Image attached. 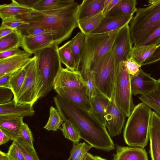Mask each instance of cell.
Returning <instances> with one entry per match:
<instances>
[{"instance_id":"cell-31","label":"cell","mask_w":160,"mask_h":160,"mask_svg":"<svg viewBox=\"0 0 160 160\" xmlns=\"http://www.w3.org/2000/svg\"><path fill=\"white\" fill-rule=\"evenodd\" d=\"M157 47L152 45L132 48L130 59L141 67L142 63L152 54Z\"/></svg>"},{"instance_id":"cell-36","label":"cell","mask_w":160,"mask_h":160,"mask_svg":"<svg viewBox=\"0 0 160 160\" xmlns=\"http://www.w3.org/2000/svg\"><path fill=\"white\" fill-rule=\"evenodd\" d=\"M142 102L153 109L160 117V95L154 91L138 97Z\"/></svg>"},{"instance_id":"cell-12","label":"cell","mask_w":160,"mask_h":160,"mask_svg":"<svg viewBox=\"0 0 160 160\" xmlns=\"http://www.w3.org/2000/svg\"><path fill=\"white\" fill-rule=\"evenodd\" d=\"M57 94L82 109L88 112L91 108L88 96L84 87H56Z\"/></svg>"},{"instance_id":"cell-52","label":"cell","mask_w":160,"mask_h":160,"mask_svg":"<svg viewBox=\"0 0 160 160\" xmlns=\"http://www.w3.org/2000/svg\"><path fill=\"white\" fill-rule=\"evenodd\" d=\"M9 137L3 131L0 129V145L5 144L9 140Z\"/></svg>"},{"instance_id":"cell-23","label":"cell","mask_w":160,"mask_h":160,"mask_svg":"<svg viewBox=\"0 0 160 160\" xmlns=\"http://www.w3.org/2000/svg\"><path fill=\"white\" fill-rule=\"evenodd\" d=\"M105 0H83L79 4L77 13L78 20L102 12Z\"/></svg>"},{"instance_id":"cell-34","label":"cell","mask_w":160,"mask_h":160,"mask_svg":"<svg viewBox=\"0 0 160 160\" xmlns=\"http://www.w3.org/2000/svg\"><path fill=\"white\" fill-rule=\"evenodd\" d=\"M93 147L85 142H73L70 155L67 160H83L88 151Z\"/></svg>"},{"instance_id":"cell-29","label":"cell","mask_w":160,"mask_h":160,"mask_svg":"<svg viewBox=\"0 0 160 160\" xmlns=\"http://www.w3.org/2000/svg\"><path fill=\"white\" fill-rule=\"evenodd\" d=\"M74 0H38L33 9L37 11L56 10L66 7L72 3Z\"/></svg>"},{"instance_id":"cell-11","label":"cell","mask_w":160,"mask_h":160,"mask_svg":"<svg viewBox=\"0 0 160 160\" xmlns=\"http://www.w3.org/2000/svg\"><path fill=\"white\" fill-rule=\"evenodd\" d=\"M104 117L105 125L111 137L120 134L126 116L116 104L114 95L109 102Z\"/></svg>"},{"instance_id":"cell-27","label":"cell","mask_w":160,"mask_h":160,"mask_svg":"<svg viewBox=\"0 0 160 160\" xmlns=\"http://www.w3.org/2000/svg\"><path fill=\"white\" fill-rule=\"evenodd\" d=\"M105 17L102 12L78 20V27L85 35L90 34L98 26Z\"/></svg>"},{"instance_id":"cell-44","label":"cell","mask_w":160,"mask_h":160,"mask_svg":"<svg viewBox=\"0 0 160 160\" xmlns=\"http://www.w3.org/2000/svg\"><path fill=\"white\" fill-rule=\"evenodd\" d=\"M25 31L28 35H36L46 32H53L46 30L39 25L34 23H30Z\"/></svg>"},{"instance_id":"cell-54","label":"cell","mask_w":160,"mask_h":160,"mask_svg":"<svg viewBox=\"0 0 160 160\" xmlns=\"http://www.w3.org/2000/svg\"><path fill=\"white\" fill-rule=\"evenodd\" d=\"M154 91L160 95V78L157 80L156 84Z\"/></svg>"},{"instance_id":"cell-7","label":"cell","mask_w":160,"mask_h":160,"mask_svg":"<svg viewBox=\"0 0 160 160\" xmlns=\"http://www.w3.org/2000/svg\"><path fill=\"white\" fill-rule=\"evenodd\" d=\"M93 71L98 90L111 100L114 95L117 69L112 50L95 64Z\"/></svg>"},{"instance_id":"cell-30","label":"cell","mask_w":160,"mask_h":160,"mask_svg":"<svg viewBox=\"0 0 160 160\" xmlns=\"http://www.w3.org/2000/svg\"><path fill=\"white\" fill-rule=\"evenodd\" d=\"M58 53L61 63L66 66V68L71 70L77 71L71 50L70 40L59 48Z\"/></svg>"},{"instance_id":"cell-28","label":"cell","mask_w":160,"mask_h":160,"mask_svg":"<svg viewBox=\"0 0 160 160\" xmlns=\"http://www.w3.org/2000/svg\"><path fill=\"white\" fill-rule=\"evenodd\" d=\"M85 39L86 35L80 31L70 40L71 50L77 71H79L82 52Z\"/></svg>"},{"instance_id":"cell-17","label":"cell","mask_w":160,"mask_h":160,"mask_svg":"<svg viewBox=\"0 0 160 160\" xmlns=\"http://www.w3.org/2000/svg\"><path fill=\"white\" fill-rule=\"evenodd\" d=\"M133 16L123 15L105 16L98 27L90 34L107 33L119 30L129 24Z\"/></svg>"},{"instance_id":"cell-2","label":"cell","mask_w":160,"mask_h":160,"mask_svg":"<svg viewBox=\"0 0 160 160\" xmlns=\"http://www.w3.org/2000/svg\"><path fill=\"white\" fill-rule=\"evenodd\" d=\"M79 5L74 1L70 5L59 9L42 11L34 10L21 18L54 32V41L59 44L68 39L74 29L78 27L77 13Z\"/></svg>"},{"instance_id":"cell-33","label":"cell","mask_w":160,"mask_h":160,"mask_svg":"<svg viewBox=\"0 0 160 160\" xmlns=\"http://www.w3.org/2000/svg\"><path fill=\"white\" fill-rule=\"evenodd\" d=\"M64 120L57 109L51 106L48 120L43 128L48 131H55L60 129Z\"/></svg>"},{"instance_id":"cell-45","label":"cell","mask_w":160,"mask_h":160,"mask_svg":"<svg viewBox=\"0 0 160 160\" xmlns=\"http://www.w3.org/2000/svg\"><path fill=\"white\" fill-rule=\"evenodd\" d=\"M13 97V94L11 89L0 87V104L11 101Z\"/></svg>"},{"instance_id":"cell-20","label":"cell","mask_w":160,"mask_h":160,"mask_svg":"<svg viewBox=\"0 0 160 160\" xmlns=\"http://www.w3.org/2000/svg\"><path fill=\"white\" fill-rule=\"evenodd\" d=\"M116 153L113 160H148L145 149L138 147H128L116 145Z\"/></svg>"},{"instance_id":"cell-32","label":"cell","mask_w":160,"mask_h":160,"mask_svg":"<svg viewBox=\"0 0 160 160\" xmlns=\"http://www.w3.org/2000/svg\"><path fill=\"white\" fill-rule=\"evenodd\" d=\"M26 75L24 67L12 72L10 79L11 89L13 95V100H15L24 82Z\"/></svg>"},{"instance_id":"cell-16","label":"cell","mask_w":160,"mask_h":160,"mask_svg":"<svg viewBox=\"0 0 160 160\" xmlns=\"http://www.w3.org/2000/svg\"><path fill=\"white\" fill-rule=\"evenodd\" d=\"M149 135L152 160H160V117L152 111L150 120Z\"/></svg>"},{"instance_id":"cell-56","label":"cell","mask_w":160,"mask_h":160,"mask_svg":"<svg viewBox=\"0 0 160 160\" xmlns=\"http://www.w3.org/2000/svg\"><path fill=\"white\" fill-rule=\"evenodd\" d=\"M94 158L95 160H108L106 159L102 158L101 157L98 156H95Z\"/></svg>"},{"instance_id":"cell-24","label":"cell","mask_w":160,"mask_h":160,"mask_svg":"<svg viewBox=\"0 0 160 160\" xmlns=\"http://www.w3.org/2000/svg\"><path fill=\"white\" fill-rule=\"evenodd\" d=\"M34 10L19 4L15 0H12L10 4L0 5V17L2 20L12 17L21 18Z\"/></svg>"},{"instance_id":"cell-49","label":"cell","mask_w":160,"mask_h":160,"mask_svg":"<svg viewBox=\"0 0 160 160\" xmlns=\"http://www.w3.org/2000/svg\"><path fill=\"white\" fill-rule=\"evenodd\" d=\"M38 0H17L16 2L19 4L29 8L33 9L34 5Z\"/></svg>"},{"instance_id":"cell-46","label":"cell","mask_w":160,"mask_h":160,"mask_svg":"<svg viewBox=\"0 0 160 160\" xmlns=\"http://www.w3.org/2000/svg\"><path fill=\"white\" fill-rule=\"evenodd\" d=\"M159 61H160V44L157 47L152 54L142 63L141 66L153 63Z\"/></svg>"},{"instance_id":"cell-51","label":"cell","mask_w":160,"mask_h":160,"mask_svg":"<svg viewBox=\"0 0 160 160\" xmlns=\"http://www.w3.org/2000/svg\"><path fill=\"white\" fill-rule=\"evenodd\" d=\"M120 0H111L106 7L103 11L102 13L105 16L113 7L120 1Z\"/></svg>"},{"instance_id":"cell-53","label":"cell","mask_w":160,"mask_h":160,"mask_svg":"<svg viewBox=\"0 0 160 160\" xmlns=\"http://www.w3.org/2000/svg\"><path fill=\"white\" fill-rule=\"evenodd\" d=\"M0 160H13L9 158L7 153L0 151Z\"/></svg>"},{"instance_id":"cell-39","label":"cell","mask_w":160,"mask_h":160,"mask_svg":"<svg viewBox=\"0 0 160 160\" xmlns=\"http://www.w3.org/2000/svg\"><path fill=\"white\" fill-rule=\"evenodd\" d=\"M2 20L1 26L18 29L22 32L25 31L30 23L18 17H12Z\"/></svg>"},{"instance_id":"cell-47","label":"cell","mask_w":160,"mask_h":160,"mask_svg":"<svg viewBox=\"0 0 160 160\" xmlns=\"http://www.w3.org/2000/svg\"><path fill=\"white\" fill-rule=\"evenodd\" d=\"M24 50H22L19 48L10 50L0 52V60L5 59L21 53Z\"/></svg>"},{"instance_id":"cell-5","label":"cell","mask_w":160,"mask_h":160,"mask_svg":"<svg viewBox=\"0 0 160 160\" xmlns=\"http://www.w3.org/2000/svg\"><path fill=\"white\" fill-rule=\"evenodd\" d=\"M148 2V6L137 8L135 16L130 22L129 33L133 46L160 25V0Z\"/></svg>"},{"instance_id":"cell-37","label":"cell","mask_w":160,"mask_h":160,"mask_svg":"<svg viewBox=\"0 0 160 160\" xmlns=\"http://www.w3.org/2000/svg\"><path fill=\"white\" fill-rule=\"evenodd\" d=\"M81 74L85 82L87 93L91 101L96 95L97 90L94 73L92 70H89Z\"/></svg>"},{"instance_id":"cell-6","label":"cell","mask_w":160,"mask_h":160,"mask_svg":"<svg viewBox=\"0 0 160 160\" xmlns=\"http://www.w3.org/2000/svg\"><path fill=\"white\" fill-rule=\"evenodd\" d=\"M119 30L107 33L86 35L81 58V73L86 71L91 70L96 62L112 50Z\"/></svg>"},{"instance_id":"cell-48","label":"cell","mask_w":160,"mask_h":160,"mask_svg":"<svg viewBox=\"0 0 160 160\" xmlns=\"http://www.w3.org/2000/svg\"><path fill=\"white\" fill-rule=\"evenodd\" d=\"M12 72L7 74L0 77V87L11 89L9 81Z\"/></svg>"},{"instance_id":"cell-40","label":"cell","mask_w":160,"mask_h":160,"mask_svg":"<svg viewBox=\"0 0 160 160\" xmlns=\"http://www.w3.org/2000/svg\"><path fill=\"white\" fill-rule=\"evenodd\" d=\"M160 44V25L152 32L148 36L132 48H137L142 46L155 45L158 46Z\"/></svg>"},{"instance_id":"cell-21","label":"cell","mask_w":160,"mask_h":160,"mask_svg":"<svg viewBox=\"0 0 160 160\" xmlns=\"http://www.w3.org/2000/svg\"><path fill=\"white\" fill-rule=\"evenodd\" d=\"M33 106L28 104H17L13 99L6 103L0 104V116L11 115L24 117L35 114Z\"/></svg>"},{"instance_id":"cell-10","label":"cell","mask_w":160,"mask_h":160,"mask_svg":"<svg viewBox=\"0 0 160 160\" xmlns=\"http://www.w3.org/2000/svg\"><path fill=\"white\" fill-rule=\"evenodd\" d=\"M132 45L128 24L119 30L112 49L117 71L122 62L131 58Z\"/></svg>"},{"instance_id":"cell-19","label":"cell","mask_w":160,"mask_h":160,"mask_svg":"<svg viewBox=\"0 0 160 160\" xmlns=\"http://www.w3.org/2000/svg\"><path fill=\"white\" fill-rule=\"evenodd\" d=\"M23 117L8 115L0 116V129L13 141L20 136Z\"/></svg>"},{"instance_id":"cell-50","label":"cell","mask_w":160,"mask_h":160,"mask_svg":"<svg viewBox=\"0 0 160 160\" xmlns=\"http://www.w3.org/2000/svg\"><path fill=\"white\" fill-rule=\"evenodd\" d=\"M15 29H16L1 26L0 27V38L9 34Z\"/></svg>"},{"instance_id":"cell-43","label":"cell","mask_w":160,"mask_h":160,"mask_svg":"<svg viewBox=\"0 0 160 160\" xmlns=\"http://www.w3.org/2000/svg\"><path fill=\"white\" fill-rule=\"evenodd\" d=\"M20 137H21L24 141L33 147L32 135L28 125L25 123L24 122L22 126Z\"/></svg>"},{"instance_id":"cell-13","label":"cell","mask_w":160,"mask_h":160,"mask_svg":"<svg viewBox=\"0 0 160 160\" xmlns=\"http://www.w3.org/2000/svg\"><path fill=\"white\" fill-rule=\"evenodd\" d=\"M55 34L54 32H48L34 35H23L21 47L27 52L35 54L54 42Z\"/></svg>"},{"instance_id":"cell-22","label":"cell","mask_w":160,"mask_h":160,"mask_svg":"<svg viewBox=\"0 0 160 160\" xmlns=\"http://www.w3.org/2000/svg\"><path fill=\"white\" fill-rule=\"evenodd\" d=\"M110 101L97 89L96 95L90 101L91 108L88 112L104 125V117Z\"/></svg>"},{"instance_id":"cell-41","label":"cell","mask_w":160,"mask_h":160,"mask_svg":"<svg viewBox=\"0 0 160 160\" xmlns=\"http://www.w3.org/2000/svg\"><path fill=\"white\" fill-rule=\"evenodd\" d=\"M7 153L9 158L13 160H26L20 149L13 141Z\"/></svg>"},{"instance_id":"cell-42","label":"cell","mask_w":160,"mask_h":160,"mask_svg":"<svg viewBox=\"0 0 160 160\" xmlns=\"http://www.w3.org/2000/svg\"><path fill=\"white\" fill-rule=\"evenodd\" d=\"M122 63L130 75L136 76L138 74L141 67L131 59H128Z\"/></svg>"},{"instance_id":"cell-9","label":"cell","mask_w":160,"mask_h":160,"mask_svg":"<svg viewBox=\"0 0 160 160\" xmlns=\"http://www.w3.org/2000/svg\"><path fill=\"white\" fill-rule=\"evenodd\" d=\"M132 95L130 75L122 62L117 72L114 96L118 107L128 118L135 107Z\"/></svg>"},{"instance_id":"cell-35","label":"cell","mask_w":160,"mask_h":160,"mask_svg":"<svg viewBox=\"0 0 160 160\" xmlns=\"http://www.w3.org/2000/svg\"><path fill=\"white\" fill-rule=\"evenodd\" d=\"M60 129L65 138L76 143H79L81 138L79 132L71 122L64 121Z\"/></svg>"},{"instance_id":"cell-55","label":"cell","mask_w":160,"mask_h":160,"mask_svg":"<svg viewBox=\"0 0 160 160\" xmlns=\"http://www.w3.org/2000/svg\"><path fill=\"white\" fill-rule=\"evenodd\" d=\"M83 160H95L94 156L88 152Z\"/></svg>"},{"instance_id":"cell-4","label":"cell","mask_w":160,"mask_h":160,"mask_svg":"<svg viewBox=\"0 0 160 160\" xmlns=\"http://www.w3.org/2000/svg\"><path fill=\"white\" fill-rule=\"evenodd\" d=\"M58 44L56 41L35 54L37 67L42 79L38 99L45 97L54 88L55 79L62 68L58 53Z\"/></svg>"},{"instance_id":"cell-26","label":"cell","mask_w":160,"mask_h":160,"mask_svg":"<svg viewBox=\"0 0 160 160\" xmlns=\"http://www.w3.org/2000/svg\"><path fill=\"white\" fill-rule=\"evenodd\" d=\"M136 4V0H120L105 16L123 15L133 16L137 10Z\"/></svg>"},{"instance_id":"cell-25","label":"cell","mask_w":160,"mask_h":160,"mask_svg":"<svg viewBox=\"0 0 160 160\" xmlns=\"http://www.w3.org/2000/svg\"><path fill=\"white\" fill-rule=\"evenodd\" d=\"M18 29L9 34L0 38V52L18 48L21 47L23 35Z\"/></svg>"},{"instance_id":"cell-18","label":"cell","mask_w":160,"mask_h":160,"mask_svg":"<svg viewBox=\"0 0 160 160\" xmlns=\"http://www.w3.org/2000/svg\"><path fill=\"white\" fill-rule=\"evenodd\" d=\"M32 54L23 52L0 60V77L24 67L32 58Z\"/></svg>"},{"instance_id":"cell-1","label":"cell","mask_w":160,"mask_h":160,"mask_svg":"<svg viewBox=\"0 0 160 160\" xmlns=\"http://www.w3.org/2000/svg\"><path fill=\"white\" fill-rule=\"evenodd\" d=\"M57 110L64 121L78 131L81 138L96 149L109 152L115 145L105 125L89 113L57 94L53 98Z\"/></svg>"},{"instance_id":"cell-38","label":"cell","mask_w":160,"mask_h":160,"mask_svg":"<svg viewBox=\"0 0 160 160\" xmlns=\"http://www.w3.org/2000/svg\"><path fill=\"white\" fill-rule=\"evenodd\" d=\"M13 141L18 146L26 160H40L34 147L24 141L21 137Z\"/></svg>"},{"instance_id":"cell-15","label":"cell","mask_w":160,"mask_h":160,"mask_svg":"<svg viewBox=\"0 0 160 160\" xmlns=\"http://www.w3.org/2000/svg\"><path fill=\"white\" fill-rule=\"evenodd\" d=\"M84 87H85V83L80 72L62 67L57 76L54 83V88Z\"/></svg>"},{"instance_id":"cell-3","label":"cell","mask_w":160,"mask_h":160,"mask_svg":"<svg viewBox=\"0 0 160 160\" xmlns=\"http://www.w3.org/2000/svg\"><path fill=\"white\" fill-rule=\"evenodd\" d=\"M152 112L143 102L135 106L128 118L123 132L124 140L128 145L142 148L147 145Z\"/></svg>"},{"instance_id":"cell-8","label":"cell","mask_w":160,"mask_h":160,"mask_svg":"<svg viewBox=\"0 0 160 160\" xmlns=\"http://www.w3.org/2000/svg\"><path fill=\"white\" fill-rule=\"evenodd\" d=\"M25 79L16 99L17 104H28L33 106L37 101L41 88L42 79L37 67V58L34 55L24 67Z\"/></svg>"},{"instance_id":"cell-14","label":"cell","mask_w":160,"mask_h":160,"mask_svg":"<svg viewBox=\"0 0 160 160\" xmlns=\"http://www.w3.org/2000/svg\"><path fill=\"white\" fill-rule=\"evenodd\" d=\"M157 80L151 76V74L144 72L140 68L138 74L136 76L130 75V82L132 94L144 95L154 91Z\"/></svg>"}]
</instances>
